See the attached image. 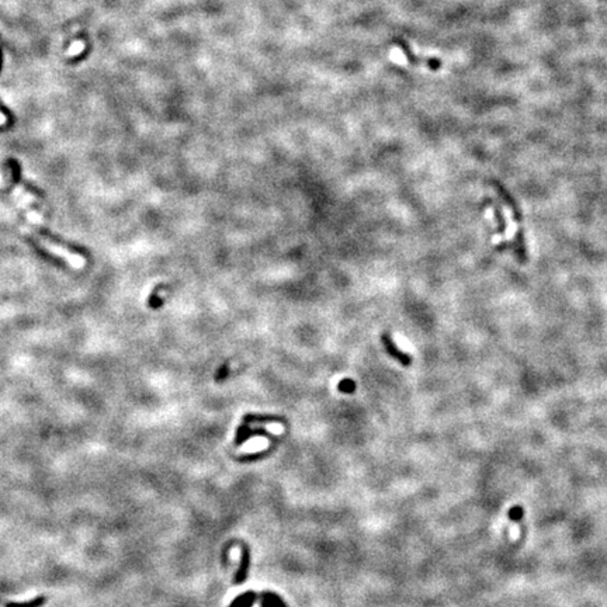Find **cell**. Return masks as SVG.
I'll list each match as a JSON object with an SVG mask.
<instances>
[{"label":"cell","mask_w":607,"mask_h":607,"mask_svg":"<svg viewBox=\"0 0 607 607\" xmlns=\"http://www.w3.org/2000/svg\"><path fill=\"white\" fill-rule=\"evenodd\" d=\"M493 212H495V218H496L498 221V234H503L506 229H508V224H506V219H505V216H503L502 211L499 210V207L498 205H493Z\"/></svg>","instance_id":"30bf717a"},{"label":"cell","mask_w":607,"mask_h":607,"mask_svg":"<svg viewBox=\"0 0 607 607\" xmlns=\"http://www.w3.org/2000/svg\"><path fill=\"white\" fill-rule=\"evenodd\" d=\"M263 607H286V604L274 593H263Z\"/></svg>","instance_id":"ba28073f"},{"label":"cell","mask_w":607,"mask_h":607,"mask_svg":"<svg viewBox=\"0 0 607 607\" xmlns=\"http://www.w3.org/2000/svg\"><path fill=\"white\" fill-rule=\"evenodd\" d=\"M338 390L340 392H345V394H353V392L356 391V382H354L353 379L349 378L342 379V381L339 382Z\"/></svg>","instance_id":"8fae6325"},{"label":"cell","mask_w":607,"mask_h":607,"mask_svg":"<svg viewBox=\"0 0 607 607\" xmlns=\"http://www.w3.org/2000/svg\"><path fill=\"white\" fill-rule=\"evenodd\" d=\"M160 290H166V291H168L169 287L164 286V284H159V286H156L153 288V291L151 292V295L148 298V307H149L151 310H158V308H160V307L163 305L164 299L159 297V291H160Z\"/></svg>","instance_id":"5b68a950"},{"label":"cell","mask_w":607,"mask_h":607,"mask_svg":"<svg viewBox=\"0 0 607 607\" xmlns=\"http://www.w3.org/2000/svg\"><path fill=\"white\" fill-rule=\"evenodd\" d=\"M228 373H229V370H228V364H225V366H222L221 367L219 373L215 375V379L216 381H222V379H225L228 377Z\"/></svg>","instance_id":"9a60e30c"},{"label":"cell","mask_w":607,"mask_h":607,"mask_svg":"<svg viewBox=\"0 0 607 607\" xmlns=\"http://www.w3.org/2000/svg\"><path fill=\"white\" fill-rule=\"evenodd\" d=\"M13 196H14L16 201H17V204L25 211V215H27V218H29L30 221L33 222V224H37V225H42V224H44V218L41 216V214H38L37 211L33 210V208L30 207L31 201H33V196H30V194L24 190L23 187L20 186L14 187Z\"/></svg>","instance_id":"7a4b0ae2"},{"label":"cell","mask_w":607,"mask_h":607,"mask_svg":"<svg viewBox=\"0 0 607 607\" xmlns=\"http://www.w3.org/2000/svg\"><path fill=\"white\" fill-rule=\"evenodd\" d=\"M83 49V42H75L72 48L68 51V57H73L75 53H79Z\"/></svg>","instance_id":"5bb4252c"},{"label":"cell","mask_w":607,"mask_h":607,"mask_svg":"<svg viewBox=\"0 0 607 607\" xmlns=\"http://www.w3.org/2000/svg\"><path fill=\"white\" fill-rule=\"evenodd\" d=\"M255 600H256V593L255 592H247V593H243L242 596H239L238 599H235L231 607H252Z\"/></svg>","instance_id":"52a82bcc"},{"label":"cell","mask_w":607,"mask_h":607,"mask_svg":"<svg viewBox=\"0 0 607 607\" xmlns=\"http://www.w3.org/2000/svg\"><path fill=\"white\" fill-rule=\"evenodd\" d=\"M514 247H516V255L520 259V262L525 263L527 260V253H526V243L523 229L519 228V231L514 235Z\"/></svg>","instance_id":"8992f818"},{"label":"cell","mask_w":607,"mask_h":607,"mask_svg":"<svg viewBox=\"0 0 607 607\" xmlns=\"http://www.w3.org/2000/svg\"><path fill=\"white\" fill-rule=\"evenodd\" d=\"M249 565H251V554H249V548L243 547L242 548V560H240V565L236 571V575L234 578L235 585H240L242 582H245L247 578V572H249Z\"/></svg>","instance_id":"277c9868"},{"label":"cell","mask_w":607,"mask_h":607,"mask_svg":"<svg viewBox=\"0 0 607 607\" xmlns=\"http://www.w3.org/2000/svg\"><path fill=\"white\" fill-rule=\"evenodd\" d=\"M6 124V117L0 113V125H5Z\"/></svg>","instance_id":"2e32d148"},{"label":"cell","mask_w":607,"mask_h":607,"mask_svg":"<svg viewBox=\"0 0 607 607\" xmlns=\"http://www.w3.org/2000/svg\"><path fill=\"white\" fill-rule=\"evenodd\" d=\"M243 421H245V423H251V422L263 423V422H281L283 419H281V418H275V416H255V415H246L245 418H243Z\"/></svg>","instance_id":"9c48e42d"},{"label":"cell","mask_w":607,"mask_h":607,"mask_svg":"<svg viewBox=\"0 0 607 607\" xmlns=\"http://www.w3.org/2000/svg\"><path fill=\"white\" fill-rule=\"evenodd\" d=\"M381 342H382V345L385 347L387 353L391 357H394V360H397V362L401 363L402 366H406V367L412 364V357L409 356L408 353H405V351H402L398 347L397 343L394 342V339L391 338L390 333H381Z\"/></svg>","instance_id":"3957f363"},{"label":"cell","mask_w":607,"mask_h":607,"mask_svg":"<svg viewBox=\"0 0 607 607\" xmlns=\"http://www.w3.org/2000/svg\"><path fill=\"white\" fill-rule=\"evenodd\" d=\"M391 59L394 61V62H397V64L399 65H406V58H405V55L402 53V51L399 49V48H394L391 51Z\"/></svg>","instance_id":"7c38bea8"},{"label":"cell","mask_w":607,"mask_h":607,"mask_svg":"<svg viewBox=\"0 0 607 607\" xmlns=\"http://www.w3.org/2000/svg\"><path fill=\"white\" fill-rule=\"evenodd\" d=\"M509 517H510V520L512 521H520L521 520V517H523V509L520 508V506H513V508L509 510Z\"/></svg>","instance_id":"4fadbf2b"},{"label":"cell","mask_w":607,"mask_h":607,"mask_svg":"<svg viewBox=\"0 0 607 607\" xmlns=\"http://www.w3.org/2000/svg\"><path fill=\"white\" fill-rule=\"evenodd\" d=\"M31 234H33L34 239L38 242V245L41 246L42 249H45V251L49 252V253H52V255H55V256L62 257L65 262H68V264H70L73 269H80V267H83V266H85V259H83V256L77 255V253H73V252L68 251V249H66V247H64V246L57 245L55 242L47 239V238H44V236H41V235L35 234V232H31Z\"/></svg>","instance_id":"6da1fadb"}]
</instances>
